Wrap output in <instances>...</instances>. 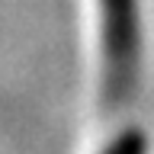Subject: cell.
Listing matches in <instances>:
<instances>
[{
    "mask_svg": "<svg viewBox=\"0 0 154 154\" xmlns=\"http://www.w3.org/2000/svg\"><path fill=\"white\" fill-rule=\"evenodd\" d=\"M103 16V100L109 109L135 93L138 67H141V16L138 0H100Z\"/></svg>",
    "mask_w": 154,
    "mask_h": 154,
    "instance_id": "6da1fadb",
    "label": "cell"
},
{
    "mask_svg": "<svg viewBox=\"0 0 154 154\" xmlns=\"http://www.w3.org/2000/svg\"><path fill=\"white\" fill-rule=\"evenodd\" d=\"M106 154H148V135L141 128H128L106 148Z\"/></svg>",
    "mask_w": 154,
    "mask_h": 154,
    "instance_id": "7a4b0ae2",
    "label": "cell"
}]
</instances>
